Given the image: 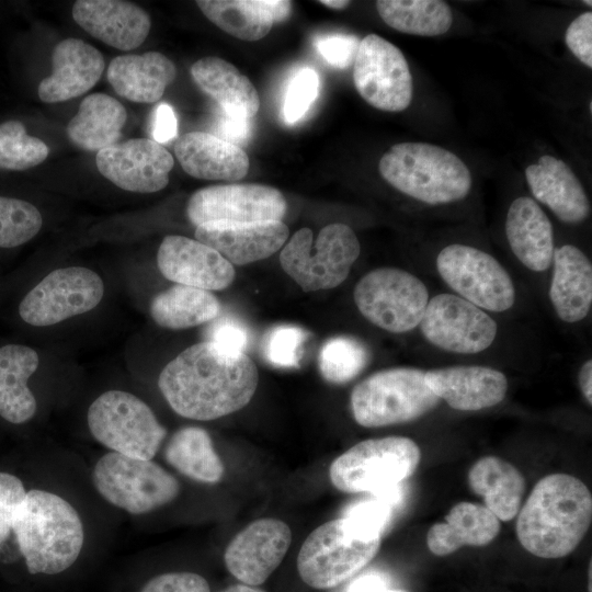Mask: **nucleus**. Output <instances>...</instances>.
I'll return each instance as SVG.
<instances>
[{"label":"nucleus","instance_id":"a211bd4d","mask_svg":"<svg viewBox=\"0 0 592 592\" xmlns=\"http://www.w3.org/2000/svg\"><path fill=\"white\" fill-rule=\"evenodd\" d=\"M292 543L289 526L274 517L253 521L228 544L224 561L243 584L261 585L274 572Z\"/></svg>","mask_w":592,"mask_h":592},{"label":"nucleus","instance_id":"603ef678","mask_svg":"<svg viewBox=\"0 0 592 592\" xmlns=\"http://www.w3.org/2000/svg\"><path fill=\"white\" fill-rule=\"evenodd\" d=\"M349 592H410L402 589H390L385 582L375 576L363 577L356 580L350 588Z\"/></svg>","mask_w":592,"mask_h":592},{"label":"nucleus","instance_id":"0eeeda50","mask_svg":"<svg viewBox=\"0 0 592 592\" xmlns=\"http://www.w3.org/2000/svg\"><path fill=\"white\" fill-rule=\"evenodd\" d=\"M380 538H368L339 517L315 528L303 543L297 570L314 589L335 588L360 572L378 553Z\"/></svg>","mask_w":592,"mask_h":592},{"label":"nucleus","instance_id":"a18cd8bd","mask_svg":"<svg viewBox=\"0 0 592 592\" xmlns=\"http://www.w3.org/2000/svg\"><path fill=\"white\" fill-rule=\"evenodd\" d=\"M25 494V488L18 477L0 473V545L12 531L14 514Z\"/></svg>","mask_w":592,"mask_h":592},{"label":"nucleus","instance_id":"49530a36","mask_svg":"<svg viewBox=\"0 0 592 592\" xmlns=\"http://www.w3.org/2000/svg\"><path fill=\"white\" fill-rule=\"evenodd\" d=\"M358 39L351 35H323L315 41V47L322 58L335 68L349 67L355 58Z\"/></svg>","mask_w":592,"mask_h":592},{"label":"nucleus","instance_id":"6ab92c4d","mask_svg":"<svg viewBox=\"0 0 592 592\" xmlns=\"http://www.w3.org/2000/svg\"><path fill=\"white\" fill-rule=\"evenodd\" d=\"M157 264L167 280L209 292L227 288L236 276L234 265L215 249L178 235L163 238Z\"/></svg>","mask_w":592,"mask_h":592},{"label":"nucleus","instance_id":"9b49d317","mask_svg":"<svg viewBox=\"0 0 592 592\" xmlns=\"http://www.w3.org/2000/svg\"><path fill=\"white\" fill-rule=\"evenodd\" d=\"M354 303L361 315L374 326L405 333L417 328L429 303L425 284L398 267H378L355 285Z\"/></svg>","mask_w":592,"mask_h":592},{"label":"nucleus","instance_id":"3c124183","mask_svg":"<svg viewBox=\"0 0 592 592\" xmlns=\"http://www.w3.org/2000/svg\"><path fill=\"white\" fill-rule=\"evenodd\" d=\"M178 133V122L174 111L168 103H160L152 115V140L163 145L172 140Z\"/></svg>","mask_w":592,"mask_h":592},{"label":"nucleus","instance_id":"7c9ffc66","mask_svg":"<svg viewBox=\"0 0 592 592\" xmlns=\"http://www.w3.org/2000/svg\"><path fill=\"white\" fill-rule=\"evenodd\" d=\"M197 87L225 112L252 119L260 109L258 91L250 79L219 57H203L191 66Z\"/></svg>","mask_w":592,"mask_h":592},{"label":"nucleus","instance_id":"4c0bfd02","mask_svg":"<svg viewBox=\"0 0 592 592\" xmlns=\"http://www.w3.org/2000/svg\"><path fill=\"white\" fill-rule=\"evenodd\" d=\"M369 351L358 339L338 335L327 340L320 349L318 363L322 377L332 384H345L367 365Z\"/></svg>","mask_w":592,"mask_h":592},{"label":"nucleus","instance_id":"a878e982","mask_svg":"<svg viewBox=\"0 0 592 592\" xmlns=\"http://www.w3.org/2000/svg\"><path fill=\"white\" fill-rule=\"evenodd\" d=\"M505 235L515 258L528 270H547L554 257V229L542 207L531 197L515 198L508 210Z\"/></svg>","mask_w":592,"mask_h":592},{"label":"nucleus","instance_id":"f704fd0d","mask_svg":"<svg viewBox=\"0 0 592 592\" xmlns=\"http://www.w3.org/2000/svg\"><path fill=\"white\" fill-rule=\"evenodd\" d=\"M149 310L158 326L180 330L212 322L221 306L209 291L174 284L151 299Z\"/></svg>","mask_w":592,"mask_h":592},{"label":"nucleus","instance_id":"a19ab883","mask_svg":"<svg viewBox=\"0 0 592 592\" xmlns=\"http://www.w3.org/2000/svg\"><path fill=\"white\" fill-rule=\"evenodd\" d=\"M307 337V332L297 326H276L263 339V356L276 367H297L303 357Z\"/></svg>","mask_w":592,"mask_h":592},{"label":"nucleus","instance_id":"c85d7f7f","mask_svg":"<svg viewBox=\"0 0 592 592\" xmlns=\"http://www.w3.org/2000/svg\"><path fill=\"white\" fill-rule=\"evenodd\" d=\"M203 14L224 32L243 41L265 37L292 11L286 0H198Z\"/></svg>","mask_w":592,"mask_h":592},{"label":"nucleus","instance_id":"79ce46f5","mask_svg":"<svg viewBox=\"0 0 592 592\" xmlns=\"http://www.w3.org/2000/svg\"><path fill=\"white\" fill-rule=\"evenodd\" d=\"M319 78L317 72L309 68H301L292 78L284 102V117L289 124L299 121L318 94Z\"/></svg>","mask_w":592,"mask_h":592},{"label":"nucleus","instance_id":"c756f323","mask_svg":"<svg viewBox=\"0 0 592 592\" xmlns=\"http://www.w3.org/2000/svg\"><path fill=\"white\" fill-rule=\"evenodd\" d=\"M501 530L499 519L483 504L459 502L444 522L433 524L426 535V545L435 556H447L463 546H486Z\"/></svg>","mask_w":592,"mask_h":592},{"label":"nucleus","instance_id":"cd10ccee","mask_svg":"<svg viewBox=\"0 0 592 592\" xmlns=\"http://www.w3.org/2000/svg\"><path fill=\"white\" fill-rule=\"evenodd\" d=\"M107 80L122 98L137 103L159 101L177 76L174 64L159 52L117 56L107 67Z\"/></svg>","mask_w":592,"mask_h":592},{"label":"nucleus","instance_id":"6e6552de","mask_svg":"<svg viewBox=\"0 0 592 592\" xmlns=\"http://www.w3.org/2000/svg\"><path fill=\"white\" fill-rule=\"evenodd\" d=\"M420 459V448L409 437L369 439L337 457L330 465L329 477L340 491L373 493L409 478Z\"/></svg>","mask_w":592,"mask_h":592},{"label":"nucleus","instance_id":"393cba45","mask_svg":"<svg viewBox=\"0 0 592 592\" xmlns=\"http://www.w3.org/2000/svg\"><path fill=\"white\" fill-rule=\"evenodd\" d=\"M174 153L187 174L202 180H240L250 167L249 157L239 146L204 132L182 135Z\"/></svg>","mask_w":592,"mask_h":592},{"label":"nucleus","instance_id":"c03bdc74","mask_svg":"<svg viewBox=\"0 0 592 592\" xmlns=\"http://www.w3.org/2000/svg\"><path fill=\"white\" fill-rule=\"evenodd\" d=\"M205 341L230 354H244L249 332L244 325L232 317H217L207 328Z\"/></svg>","mask_w":592,"mask_h":592},{"label":"nucleus","instance_id":"09e8293b","mask_svg":"<svg viewBox=\"0 0 592 592\" xmlns=\"http://www.w3.org/2000/svg\"><path fill=\"white\" fill-rule=\"evenodd\" d=\"M565 41L570 52L584 66L592 68V12L577 16L567 27Z\"/></svg>","mask_w":592,"mask_h":592},{"label":"nucleus","instance_id":"423d86ee","mask_svg":"<svg viewBox=\"0 0 592 592\" xmlns=\"http://www.w3.org/2000/svg\"><path fill=\"white\" fill-rule=\"evenodd\" d=\"M425 372L394 367L376 372L351 392L354 420L365 428L407 423L432 411L440 399L428 386Z\"/></svg>","mask_w":592,"mask_h":592},{"label":"nucleus","instance_id":"4be33fe9","mask_svg":"<svg viewBox=\"0 0 592 592\" xmlns=\"http://www.w3.org/2000/svg\"><path fill=\"white\" fill-rule=\"evenodd\" d=\"M288 237L282 221L247 224L208 223L197 226L196 240L215 249L232 265H244L269 258Z\"/></svg>","mask_w":592,"mask_h":592},{"label":"nucleus","instance_id":"4d7b16f0","mask_svg":"<svg viewBox=\"0 0 592 592\" xmlns=\"http://www.w3.org/2000/svg\"><path fill=\"white\" fill-rule=\"evenodd\" d=\"M583 3H585V5H589V7L592 5V2H591V1H583Z\"/></svg>","mask_w":592,"mask_h":592},{"label":"nucleus","instance_id":"473e14b6","mask_svg":"<svg viewBox=\"0 0 592 592\" xmlns=\"http://www.w3.org/2000/svg\"><path fill=\"white\" fill-rule=\"evenodd\" d=\"M39 357L35 350L21 344L0 348V415L14 424L29 421L36 411V399L27 387Z\"/></svg>","mask_w":592,"mask_h":592},{"label":"nucleus","instance_id":"58836bf2","mask_svg":"<svg viewBox=\"0 0 592 592\" xmlns=\"http://www.w3.org/2000/svg\"><path fill=\"white\" fill-rule=\"evenodd\" d=\"M48 146L26 133L24 124L10 119L0 124V170L23 171L41 164Z\"/></svg>","mask_w":592,"mask_h":592},{"label":"nucleus","instance_id":"412c9836","mask_svg":"<svg viewBox=\"0 0 592 592\" xmlns=\"http://www.w3.org/2000/svg\"><path fill=\"white\" fill-rule=\"evenodd\" d=\"M72 18L91 36L121 50L140 46L151 27L145 10L122 0H78Z\"/></svg>","mask_w":592,"mask_h":592},{"label":"nucleus","instance_id":"2eb2a0df","mask_svg":"<svg viewBox=\"0 0 592 592\" xmlns=\"http://www.w3.org/2000/svg\"><path fill=\"white\" fill-rule=\"evenodd\" d=\"M287 203L282 192L258 183L212 185L194 192L186 205L190 221L247 224L282 221Z\"/></svg>","mask_w":592,"mask_h":592},{"label":"nucleus","instance_id":"aec40b11","mask_svg":"<svg viewBox=\"0 0 592 592\" xmlns=\"http://www.w3.org/2000/svg\"><path fill=\"white\" fill-rule=\"evenodd\" d=\"M434 395L459 411H478L500 403L508 391L506 376L492 367L457 365L425 372Z\"/></svg>","mask_w":592,"mask_h":592},{"label":"nucleus","instance_id":"b1692460","mask_svg":"<svg viewBox=\"0 0 592 592\" xmlns=\"http://www.w3.org/2000/svg\"><path fill=\"white\" fill-rule=\"evenodd\" d=\"M525 179L535 200L561 221L578 224L589 217L591 206L585 190L565 161L544 155L525 169Z\"/></svg>","mask_w":592,"mask_h":592},{"label":"nucleus","instance_id":"f8f14e48","mask_svg":"<svg viewBox=\"0 0 592 592\" xmlns=\"http://www.w3.org/2000/svg\"><path fill=\"white\" fill-rule=\"evenodd\" d=\"M436 269L458 296L485 311L502 312L515 303V287L510 274L483 250L460 243L448 244L437 254Z\"/></svg>","mask_w":592,"mask_h":592},{"label":"nucleus","instance_id":"5fc2aeb1","mask_svg":"<svg viewBox=\"0 0 592 592\" xmlns=\"http://www.w3.org/2000/svg\"><path fill=\"white\" fill-rule=\"evenodd\" d=\"M221 592H265V591L241 583V584L230 585L227 589L223 590Z\"/></svg>","mask_w":592,"mask_h":592},{"label":"nucleus","instance_id":"6e6d98bb","mask_svg":"<svg viewBox=\"0 0 592 592\" xmlns=\"http://www.w3.org/2000/svg\"><path fill=\"white\" fill-rule=\"evenodd\" d=\"M325 7H328L330 9L334 10H343L350 5V1L346 0H321L319 1Z\"/></svg>","mask_w":592,"mask_h":592},{"label":"nucleus","instance_id":"ddd939ff","mask_svg":"<svg viewBox=\"0 0 592 592\" xmlns=\"http://www.w3.org/2000/svg\"><path fill=\"white\" fill-rule=\"evenodd\" d=\"M353 81L358 94L377 110L401 112L412 101L413 83L407 59L396 45L377 34L361 39Z\"/></svg>","mask_w":592,"mask_h":592},{"label":"nucleus","instance_id":"2f4dec72","mask_svg":"<svg viewBox=\"0 0 592 592\" xmlns=\"http://www.w3.org/2000/svg\"><path fill=\"white\" fill-rule=\"evenodd\" d=\"M468 485L499 521L514 519L522 505L525 479L511 463L497 456L478 459L468 471Z\"/></svg>","mask_w":592,"mask_h":592},{"label":"nucleus","instance_id":"39448f33","mask_svg":"<svg viewBox=\"0 0 592 592\" xmlns=\"http://www.w3.org/2000/svg\"><path fill=\"white\" fill-rule=\"evenodd\" d=\"M360 252L352 228L334 223L325 226L315 240L311 229L297 230L282 249L280 263L304 292H316L342 284Z\"/></svg>","mask_w":592,"mask_h":592},{"label":"nucleus","instance_id":"f257e3e1","mask_svg":"<svg viewBox=\"0 0 592 592\" xmlns=\"http://www.w3.org/2000/svg\"><path fill=\"white\" fill-rule=\"evenodd\" d=\"M259 384L254 362L208 341L186 348L161 371L158 386L178 414L215 420L246 407Z\"/></svg>","mask_w":592,"mask_h":592},{"label":"nucleus","instance_id":"8fccbe9b","mask_svg":"<svg viewBox=\"0 0 592 592\" xmlns=\"http://www.w3.org/2000/svg\"><path fill=\"white\" fill-rule=\"evenodd\" d=\"M215 136L234 145H239L251 135V119L232 115L219 109L213 125Z\"/></svg>","mask_w":592,"mask_h":592},{"label":"nucleus","instance_id":"dca6fc26","mask_svg":"<svg viewBox=\"0 0 592 592\" xmlns=\"http://www.w3.org/2000/svg\"><path fill=\"white\" fill-rule=\"evenodd\" d=\"M419 326L429 343L458 354L487 350L498 333L497 322L483 309L446 293L429 299Z\"/></svg>","mask_w":592,"mask_h":592},{"label":"nucleus","instance_id":"20e7f679","mask_svg":"<svg viewBox=\"0 0 592 592\" xmlns=\"http://www.w3.org/2000/svg\"><path fill=\"white\" fill-rule=\"evenodd\" d=\"M378 170L397 191L430 205L462 201L473 185L471 173L458 156L421 141L392 145L382 156Z\"/></svg>","mask_w":592,"mask_h":592},{"label":"nucleus","instance_id":"f03ea898","mask_svg":"<svg viewBox=\"0 0 592 592\" xmlns=\"http://www.w3.org/2000/svg\"><path fill=\"white\" fill-rule=\"evenodd\" d=\"M592 521V494L569 474L542 478L520 509L516 537L525 550L545 559L571 554Z\"/></svg>","mask_w":592,"mask_h":592},{"label":"nucleus","instance_id":"864d4df0","mask_svg":"<svg viewBox=\"0 0 592 592\" xmlns=\"http://www.w3.org/2000/svg\"><path fill=\"white\" fill-rule=\"evenodd\" d=\"M579 385L580 389L588 401V403L592 405V360L589 358L583 363L579 371Z\"/></svg>","mask_w":592,"mask_h":592},{"label":"nucleus","instance_id":"37998d69","mask_svg":"<svg viewBox=\"0 0 592 592\" xmlns=\"http://www.w3.org/2000/svg\"><path fill=\"white\" fill-rule=\"evenodd\" d=\"M390 505L372 497L352 505L344 517L360 534L368 538H380L392 516Z\"/></svg>","mask_w":592,"mask_h":592},{"label":"nucleus","instance_id":"e433bc0d","mask_svg":"<svg viewBox=\"0 0 592 592\" xmlns=\"http://www.w3.org/2000/svg\"><path fill=\"white\" fill-rule=\"evenodd\" d=\"M376 9L389 27L410 35L439 36L453 24L451 7L441 0H378Z\"/></svg>","mask_w":592,"mask_h":592},{"label":"nucleus","instance_id":"9d476101","mask_svg":"<svg viewBox=\"0 0 592 592\" xmlns=\"http://www.w3.org/2000/svg\"><path fill=\"white\" fill-rule=\"evenodd\" d=\"M92 479L106 501L133 514L166 505L180 492L178 480L157 463L115 452L98 460Z\"/></svg>","mask_w":592,"mask_h":592},{"label":"nucleus","instance_id":"1a4fd4ad","mask_svg":"<svg viewBox=\"0 0 592 592\" xmlns=\"http://www.w3.org/2000/svg\"><path fill=\"white\" fill-rule=\"evenodd\" d=\"M88 425L105 447L139 459H151L167 434L146 402L122 390L105 391L90 405Z\"/></svg>","mask_w":592,"mask_h":592},{"label":"nucleus","instance_id":"5701e85b","mask_svg":"<svg viewBox=\"0 0 592 592\" xmlns=\"http://www.w3.org/2000/svg\"><path fill=\"white\" fill-rule=\"evenodd\" d=\"M105 67L103 55L78 38L59 42L52 54L50 76L38 84V96L45 103H57L77 98L100 80Z\"/></svg>","mask_w":592,"mask_h":592},{"label":"nucleus","instance_id":"72a5a7b5","mask_svg":"<svg viewBox=\"0 0 592 592\" xmlns=\"http://www.w3.org/2000/svg\"><path fill=\"white\" fill-rule=\"evenodd\" d=\"M127 121L124 105L105 93L86 96L67 125L73 145L84 150H101L117 143Z\"/></svg>","mask_w":592,"mask_h":592},{"label":"nucleus","instance_id":"4468645a","mask_svg":"<svg viewBox=\"0 0 592 592\" xmlns=\"http://www.w3.org/2000/svg\"><path fill=\"white\" fill-rule=\"evenodd\" d=\"M103 294V281L94 271L61 267L47 274L25 295L19 314L31 326L47 327L92 310Z\"/></svg>","mask_w":592,"mask_h":592},{"label":"nucleus","instance_id":"f3484780","mask_svg":"<svg viewBox=\"0 0 592 592\" xmlns=\"http://www.w3.org/2000/svg\"><path fill=\"white\" fill-rule=\"evenodd\" d=\"M99 172L117 187L135 193H153L169 183L172 155L149 138H133L98 151Z\"/></svg>","mask_w":592,"mask_h":592},{"label":"nucleus","instance_id":"de8ad7c7","mask_svg":"<svg viewBox=\"0 0 592 592\" xmlns=\"http://www.w3.org/2000/svg\"><path fill=\"white\" fill-rule=\"evenodd\" d=\"M140 592H210L209 584L202 576L187 572H167L148 580Z\"/></svg>","mask_w":592,"mask_h":592},{"label":"nucleus","instance_id":"bb28decb","mask_svg":"<svg viewBox=\"0 0 592 592\" xmlns=\"http://www.w3.org/2000/svg\"><path fill=\"white\" fill-rule=\"evenodd\" d=\"M554 272L549 298L565 322L584 319L592 306V264L576 246L563 244L554 251Z\"/></svg>","mask_w":592,"mask_h":592},{"label":"nucleus","instance_id":"c9c22d12","mask_svg":"<svg viewBox=\"0 0 592 592\" xmlns=\"http://www.w3.org/2000/svg\"><path fill=\"white\" fill-rule=\"evenodd\" d=\"M164 457L182 475L200 482L215 483L224 475L209 434L198 426L178 430L166 446Z\"/></svg>","mask_w":592,"mask_h":592},{"label":"nucleus","instance_id":"ea45409f","mask_svg":"<svg viewBox=\"0 0 592 592\" xmlns=\"http://www.w3.org/2000/svg\"><path fill=\"white\" fill-rule=\"evenodd\" d=\"M42 225V215L33 204L0 196V248L26 243L39 232Z\"/></svg>","mask_w":592,"mask_h":592},{"label":"nucleus","instance_id":"7ed1b4c3","mask_svg":"<svg viewBox=\"0 0 592 592\" xmlns=\"http://www.w3.org/2000/svg\"><path fill=\"white\" fill-rule=\"evenodd\" d=\"M20 551L32 574H57L78 559L84 540L75 508L61 497L26 491L12 522Z\"/></svg>","mask_w":592,"mask_h":592}]
</instances>
